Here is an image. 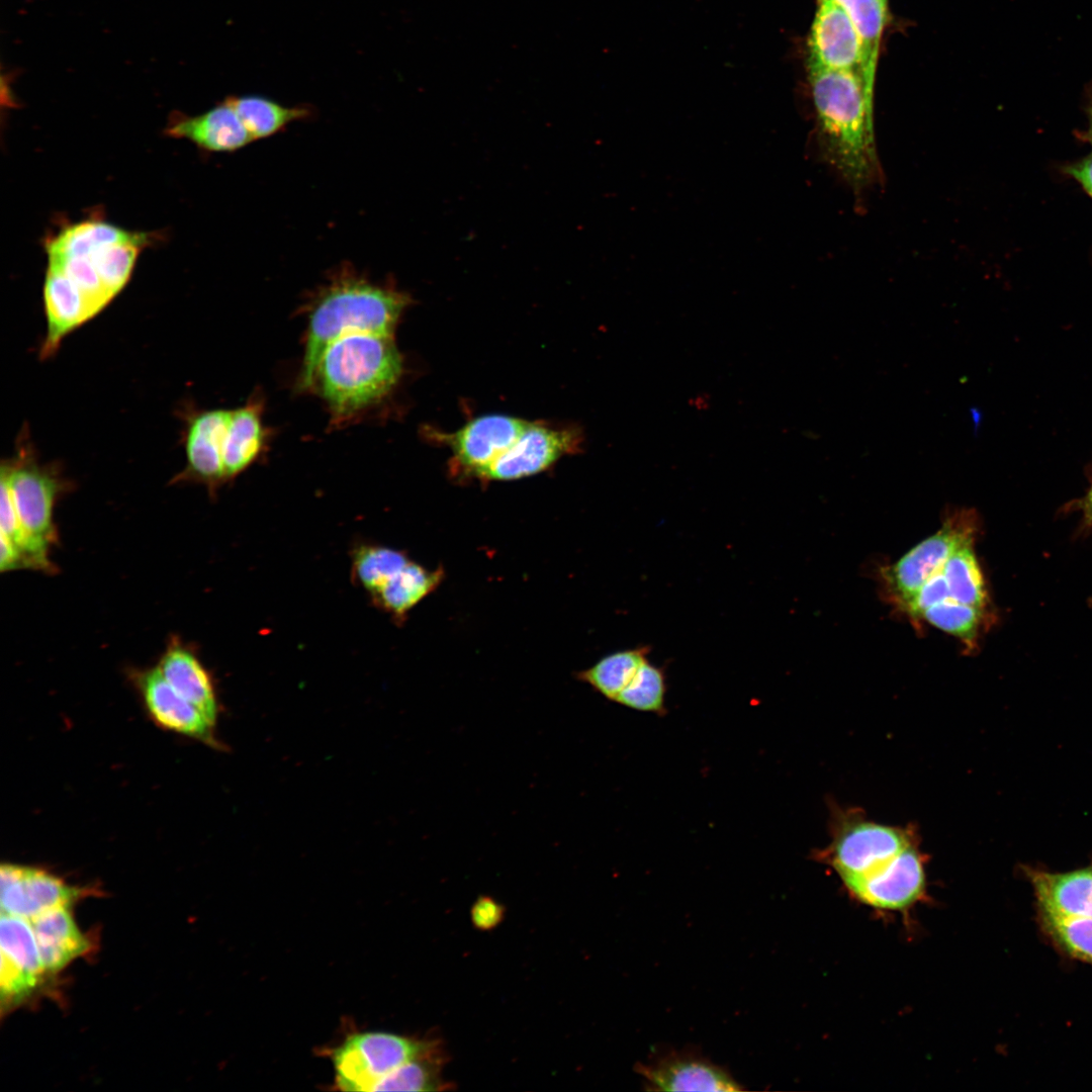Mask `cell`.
<instances>
[{
  "label": "cell",
  "instance_id": "obj_1",
  "mask_svg": "<svg viewBox=\"0 0 1092 1092\" xmlns=\"http://www.w3.org/2000/svg\"><path fill=\"white\" fill-rule=\"evenodd\" d=\"M410 303L407 293L372 281L349 263L336 268L308 307L300 387L312 386L316 365L330 344L355 333L393 335Z\"/></svg>",
  "mask_w": 1092,
  "mask_h": 1092
},
{
  "label": "cell",
  "instance_id": "obj_2",
  "mask_svg": "<svg viewBox=\"0 0 1092 1092\" xmlns=\"http://www.w3.org/2000/svg\"><path fill=\"white\" fill-rule=\"evenodd\" d=\"M818 136L827 162L855 192L875 177L874 97L859 73L809 67Z\"/></svg>",
  "mask_w": 1092,
  "mask_h": 1092
},
{
  "label": "cell",
  "instance_id": "obj_3",
  "mask_svg": "<svg viewBox=\"0 0 1092 1092\" xmlns=\"http://www.w3.org/2000/svg\"><path fill=\"white\" fill-rule=\"evenodd\" d=\"M401 373L402 358L392 335L355 333L327 347L312 385L333 415L343 419L386 396Z\"/></svg>",
  "mask_w": 1092,
  "mask_h": 1092
},
{
  "label": "cell",
  "instance_id": "obj_4",
  "mask_svg": "<svg viewBox=\"0 0 1092 1092\" xmlns=\"http://www.w3.org/2000/svg\"><path fill=\"white\" fill-rule=\"evenodd\" d=\"M1 477L10 488L18 517L29 536L44 550L57 540L55 504L70 486L57 463H42L27 428L18 435L15 454L1 463Z\"/></svg>",
  "mask_w": 1092,
  "mask_h": 1092
},
{
  "label": "cell",
  "instance_id": "obj_5",
  "mask_svg": "<svg viewBox=\"0 0 1092 1092\" xmlns=\"http://www.w3.org/2000/svg\"><path fill=\"white\" fill-rule=\"evenodd\" d=\"M915 842L913 833L905 828L841 812L834 818L830 844L816 856L847 886L881 873Z\"/></svg>",
  "mask_w": 1092,
  "mask_h": 1092
},
{
  "label": "cell",
  "instance_id": "obj_6",
  "mask_svg": "<svg viewBox=\"0 0 1092 1092\" xmlns=\"http://www.w3.org/2000/svg\"><path fill=\"white\" fill-rule=\"evenodd\" d=\"M436 1043L382 1031L352 1034L332 1053L336 1084L343 1091H371L378 1080Z\"/></svg>",
  "mask_w": 1092,
  "mask_h": 1092
},
{
  "label": "cell",
  "instance_id": "obj_7",
  "mask_svg": "<svg viewBox=\"0 0 1092 1092\" xmlns=\"http://www.w3.org/2000/svg\"><path fill=\"white\" fill-rule=\"evenodd\" d=\"M974 518L971 511L953 512L935 533L919 542L886 569V586L899 607L943 567L957 548L975 539Z\"/></svg>",
  "mask_w": 1092,
  "mask_h": 1092
},
{
  "label": "cell",
  "instance_id": "obj_8",
  "mask_svg": "<svg viewBox=\"0 0 1092 1092\" xmlns=\"http://www.w3.org/2000/svg\"><path fill=\"white\" fill-rule=\"evenodd\" d=\"M0 887L1 913L27 920L56 907L71 906L87 892L43 869L10 862L1 864Z\"/></svg>",
  "mask_w": 1092,
  "mask_h": 1092
},
{
  "label": "cell",
  "instance_id": "obj_9",
  "mask_svg": "<svg viewBox=\"0 0 1092 1092\" xmlns=\"http://www.w3.org/2000/svg\"><path fill=\"white\" fill-rule=\"evenodd\" d=\"M231 415V410L222 408L185 414L186 467L174 477L175 482H199L213 492L226 481L223 452Z\"/></svg>",
  "mask_w": 1092,
  "mask_h": 1092
},
{
  "label": "cell",
  "instance_id": "obj_10",
  "mask_svg": "<svg viewBox=\"0 0 1092 1092\" xmlns=\"http://www.w3.org/2000/svg\"><path fill=\"white\" fill-rule=\"evenodd\" d=\"M131 679L148 715L158 726L212 748L221 747L216 726L168 684L158 666L135 670Z\"/></svg>",
  "mask_w": 1092,
  "mask_h": 1092
},
{
  "label": "cell",
  "instance_id": "obj_11",
  "mask_svg": "<svg viewBox=\"0 0 1092 1092\" xmlns=\"http://www.w3.org/2000/svg\"><path fill=\"white\" fill-rule=\"evenodd\" d=\"M580 443L572 429H555L540 423H527L515 443L483 473L482 477L513 480L536 474Z\"/></svg>",
  "mask_w": 1092,
  "mask_h": 1092
},
{
  "label": "cell",
  "instance_id": "obj_12",
  "mask_svg": "<svg viewBox=\"0 0 1092 1092\" xmlns=\"http://www.w3.org/2000/svg\"><path fill=\"white\" fill-rule=\"evenodd\" d=\"M925 886L924 860L915 842L880 874L845 888L852 897L867 906L903 911L922 898Z\"/></svg>",
  "mask_w": 1092,
  "mask_h": 1092
},
{
  "label": "cell",
  "instance_id": "obj_13",
  "mask_svg": "<svg viewBox=\"0 0 1092 1092\" xmlns=\"http://www.w3.org/2000/svg\"><path fill=\"white\" fill-rule=\"evenodd\" d=\"M636 1070L646 1089L653 1091L743 1090L727 1070L695 1052L669 1051L647 1064L640 1063Z\"/></svg>",
  "mask_w": 1092,
  "mask_h": 1092
},
{
  "label": "cell",
  "instance_id": "obj_14",
  "mask_svg": "<svg viewBox=\"0 0 1092 1092\" xmlns=\"http://www.w3.org/2000/svg\"><path fill=\"white\" fill-rule=\"evenodd\" d=\"M809 67L863 73L861 38L848 15L828 0H818L809 36Z\"/></svg>",
  "mask_w": 1092,
  "mask_h": 1092
},
{
  "label": "cell",
  "instance_id": "obj_15",
  "mask_svg": "<svg viewBox=\"0 0 1092 1092\" xmlns=\"http://www.w3.org/2000/svg\"><path fill=\"white\" fill-rule=\"evenodd\" d=\"M528 422L504 415H488L468 422L443 439L454 459L467 472L482 477L486 469L518 439Z\"/></svg>",
  "mask_w": 1092,
  "mask_h": 1092
},
{
  "label": "cell",
  "instance_id": "obj_16",
  "mask_svg": "<svg viewBox=\"0 0 1092 1092\" xmlns=\"http://www.w3.org/2000/svg\"><path fill=\"white\" fill-rule=\"evenodd\" d=\"M1022 873L1031 885L1036 912L1092 918V862L1068 872L1024 866Z\"/></svg>",
  "mask_w": 1092,
  "mask_h": 1092
},
{
  "label": "cell",
  "instance_id": "obj_17",
  "mask_svg": "<svg viewBox=\"0 0 1092 1092\" xmlns=\"http://www.w3.org/2000/svg\"><path fill=\"white\" fill-rule=\"evenodd\" d=\"M47 333L39 356L55 355L62 341L97 314L83 292L61 272L48 269L43 284Z\"/></svg>",
  "mask_w": 1092,
  "mask_h": 1092
},
{
  "label": "cell",
  "instance_id": "obj_18",
  "mask_svg": "<svg viewBox=\"0 0 1092 1092\" xmlns=\"http://www.w3.org/2000/svg\"><path fill=\"white\" fill-rule=\"evenodd\" d=\"M165 133L187 139L204 151L216 153L236 152L254 142L226 100L196 116H172Z\"/></svg>",
  "mask_w": 1092,
  "mask_h": 1092
},
{
  "label": "cell",
  "instance_id": "obj_19",
  "mask_svg": "<svg viewBox=\"0 0 1092 1092\" xmlns=\"http://www.w3.org/2000/svg\"><path fill=\"white\" fill-rule=\"evenodd\" d=\"M157 666L168 684L216 726L219 704L215 688L197 656L175 640L167 647Z\"/></svg>",
  "mask_w": 1092,
  "mask_h": 1092
},
{
  "label": "cell",
  "instance_id": "obj_20",
  "mask_svg": "<svg viewBox=\"0 0 1092 1092\" xmlns=\"http://www.w3.org/2000/svg\"><path fill=\"white\" fill-rule=\"evenodd\" d=\"M68 907L47 910L29 920L46 973L61 971L90 947Z\"/></svg>",
  "mask_w": 1092,
  "mask_h": 1092
},
{
  "label": "cell",
  "instance_id": "obj_21",
  "mask_svg": "<svg viewBox=\"0 0 1092 1092\" xmlns=\"http://www.w3.org/2000/svg\"><path fill=\"white\" fill-rule=\"evenodd\" d=\"M442 577V569L429 570L411 560L369 597L373 606L396 622L403 621L406 614L437 587Z\"/></svg>",
  "mask_w": 1092,
  "mask_h": 1092
},
{
  "label": "cell",
  "instance_id": "obj_22",
  "mask_svg": "<svg viewBox=\"0 0 1092 1092\" xmlns=\"http://www.w3.org/2000/svg\"><path fill=\"white\" fill-rule=\"evenodd\" d=\"M264 437L259 403L250 402L232 410L223 452L226 480L240 474L256 460Z\"/></svg>",
  "mask_w": 1092,
  "mask_h": 1092
},
{
  "label": "cell",
  "instance_id": "obj_23",
  "mask_svg": "<svg viewBox=\"0 0 1092 1092\" xmlns=\"http://www.w3.org/2000/svg\"><path fill=\"white\" fill-rule=\"evenodd\" d=\"M239 115L253 141L270 138L289 124L310 118L314 111L310 106H285L272 99L245 95L225 99Z\"/></svg>",
  "mask_w": 1092,
  "mask_h": 1092
},
{
  "label": "cell",
  "instance_id": "obj_24",
  "mask_svg": "<svg viewBox=\"0 0 1092 1092\" xmlns=\"http://www.w3.org/2000/svg\"><path fill=\"white\" fill-rule=\"evenodd\" d=\"M838 5L855 26L863 46L862 77L867 90L874 97L878 55L888 16V0H828Z\"/></svg>",
  "mask_w": 1092,
  "mask_h": 1092
},
{
  "label": "cell",
  "instance_id": "obj_25",
  "mask_svg": "<svg viewBox=\"0 0 1092 1092\" xmlns=\"http://www.w3.org/2000/svg\"><path fill=\"white\" fill-rule=\"evenodd\" d=\"M650 651L649 646L642 645L613 652L580 671L577 677L600 695L615 702L641 664L648 659Z\"/></svg>",
  "mask_w": 1092,
  "mask_h": 1092
},
{
  "label": "cell",
  "instance_id": "obj_26",
  "mask_svg": "<svg viewBox=\"0 0 1092 1092\" xmlns=\"http://www.w3.org/2000/svg\"><path fill=\"white\" fill-rule=\"evenodd\" d=\"M410 561L402 550L377 543H357L351 552V575L357 585L371 595Z\"/></svg>",
  "mask_w": 1092,
  "mask_h": 1092
},
{
  "label": "cell",
  "instance_id": "obj_27",
  "mask_svg": "<svg viewBox=\"0 0 1092 1092\" xmlns=\"http://www.w3.org/2000/svg\"><path fill=\"white\" fill-rule=\"evenodd\" d=\"M942 572L951 599L987 609L988 592L974 550V539L951 553L942 567Z\"/></svg>",
  "mask_w": 1092,
  "mask_h": 1092
},
{
  "label": "cell",
  "instance_id": "obj_28",
  "mask_svg": "<svg viewBox=\"0 0 1092 1092\" xmlns=\"http://www.w3.org/2000/svg\"><path fill=\"white\" fill-rule=\"evenodd\" d=\"M919 619L960 639L966 647L974 648L987 624L988 612L948 598L926 609Z\"/></svg>",
  "mask_w": 1092,
  "mask_h": 1092
},
{
  "label": "cell",
  "instance_id": "obj_29",
  "mask_svg": "<svg viewBox=\"0 0 1092 1092\" xmlns=\"http://www.w3.org/2000/svg\"><path fill=\"white\" fill-rule=\"evenodd\" d=\"M1039 929L1062 954L1092 966V918L1038 913Z\"/></svg>",
  "mask_w": 1092,
  "mask_h": 1092
},
{
  "label": "cell",
  "instance_id": "obj_30",
  "mask_svg": "<svg viewBox=\"0 0 1092 1092\" xmlns=\"http://www.w3.org/2000/svg\"><path fill=\"white\" fill-rule=\"evenodd\" d=\"M442 1052L437 1042L430 1050L406 1062L378 1080L371 1091H433L444 1088L440 1070Z\"/></svg>",
  "mask_w": 1092,
  "mask_h": 1092
},
{
  "label": "cell",
  "instance_id": "obj_31",
  "mask_svg": "<svg viewBox=\"0 0 1092 1092\" xmlns=\"http://www.w3.org/2000/svg\"><path fill=\"white\" fill-rule=\"evenodd\" d=\"M666 692L664 667L652 663L648 658L641 664L615 703L635 711L663 716L667 712Z\"/></svg>",
  "mask_w": 1092,
  "mask_h": 1092
},
{
  "label": "cell",
  "instance_id": "obj_32",
  "mask_svg": "<svg viewBox=\"0 0 1092 1092\" xmlns=\"http://www.w3.org/2000/svg\"><path fill=\"white\" fill-rule=\"evenodd\" d=\"M0 942L3 953L27 973L41 979L46 972L29 920L1 913Z\"/></svg>",
  "mask_w": 1092,
  "mask_h": 1092
},
{
  "label": "cell",
  "instance_id": "obj_33",
  "mask_svg": "<svg viewBox=\"0 0 1092 1092\" xmlns=\"http://www.w3.org/2000/svg\"><path fill=\"white\" fill-rule=\"evenodd\" d=\"M40 983L35 977L1 951L0 993L2 1010L8 1009L29 996Z\"/></svg>",
  "mask_w": 1092,
  "mask_h": 1092
},
{
  "label": "cell",
  "instance_id": "obj_34",
  "mask_svg": "<svg viewBox=\"0 0 1092 1092\" xmlns=\"http://www.w3.org/2000/svg\"><path fill=\"white\" fill-rule=\"evenodd\" d=\"M950 598L942 568L931 575L900 608L913 619L928 608Z\"/></svg>",
  "mask_w": 1092,
  "mask_h": 1092
},
{
  "label": "cell",
  "instance_id": "obj_35",
  "mask_svg": "<svg viewBox=\"0 0 1092 1092\" xmlns=\"http://www.w3.org/2000/svg\"><path fill=\"white\" fill-rule=\"evenodd\" d=\"M504 907L494 899L481 896L471 908V920L479 930H490L497 926L504 918Z\"/></svg>",
  "mask_w": 1092,
  "mask_h": 1092
},
{
  "label": "cell",
  "instance_id": "obj_36",
  "mask_svg": "<svg viewBox=\"0 0 1092 1092\" xmlns=\"http://www.w3.org/2000/svg\"><path fill=\"white\" fill-rule=\"evenodd\" d=\"M26 568L24 561L13 544L0 534V569L2 572Z\"/></svg>",
  "mask_w": 1092,
  "mask_h": 1092
},
{
  "label": "cell",
  "instance_id": "obj_37",
  "mask_svg": "<svg viewBox=\"0 0 1092 1092\" xmlns=\"http://www.w3.org/2000/svg\"><path fill=\"white\" fill-rule=\"evenodd\" d=\"M1066 172L1078 181L1092 198V155L1068 166Z\"/></svg>",
  "mask_w": 1092,
  "mask_h": 1092
},
{
  "label": "cell",
  "instance_id": "obj_38",
  "mask_svg": "<svg viewBox=\"0 0 1092 1092\" xmlns=\"http://www.w3.org/2000/svg\"><path fill=\"white\" fill-rule=\"evenodd\" d=\"M1082 509L1086 524L1092 526V486L1084 498Z\"/></svg>",
  "mask_w": 1092,
  "mask_h": 1092
},
{
  "label": "cell",
  "instance_id": "obj_39",
  "mask_svg": "<svg viewBox=\"0 0 1092 1092\" xmlns=\"http://www.w3.org/2000/svg\"><path fill=\"white\" fill-rule=\"evenodd\" d=\"M1084 138L1092 145V107L1089 109V126L1087 131L1084 133Z\"/></svg>",
  "mask_w": 1092,
  "mask_h": 1092
}]
</instances>
